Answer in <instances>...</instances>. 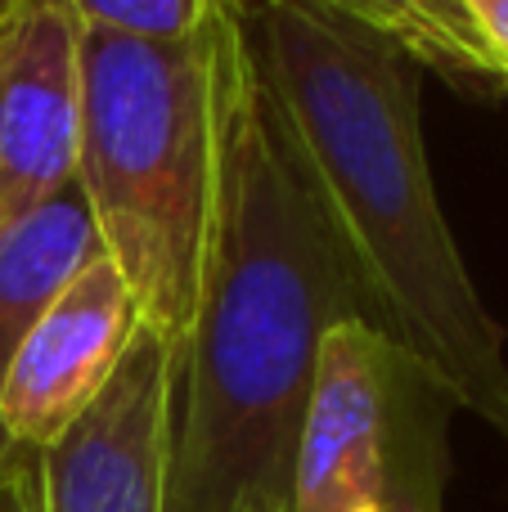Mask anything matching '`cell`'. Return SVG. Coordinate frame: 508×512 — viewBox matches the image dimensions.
I'll return each mask as SVG.
<instances>
[{
	"instance_id": "obj_9",
	"label": "cell",
	"mask_w": 508,
	"mask_h": 512,
	"mask_svg": "<svg viewBox=\"0 0 508 512\" xmlns=\"http://www.w3.org/2000/svg\"><path fill=\"white\" fill-rule=\"evenodd\" d=\"M293 5L387 36L423 68H441L455 81H482L504 90V68L450 0H293Z\"/></svg>"
},
{
	"instance_id": "obj_12",
	"label": "cell",
	"mask_w": 508,
	"mask_h": 512,
	"mask_svg": "<svg viewBox=\"0 0 508 512\" xmlns=\"http://www.w3.org/2000/svg\"><path fill=\"white\" fill-rule=\"evenodd\" d=\"M0 512H41V454L18 450L0 477Z\"/></svg>"
},
{
	"instance_id": "obj_11",
	"label": "cell",
	"mask_w": 508,
	"mask_h": 512,
	"mask_svg": "<svg viewBox=\"0 0 508 512\" xmlns=\"http://www.w3.org/2000/svg\"><path fill=\"white\" fill-rule=\"evenodd\" d=\"M464 14V23L477 32V41L495 54L504 68V90H508V0H450Z\"/></svg>"
},
{
	"instance_id": "obj_4",
	"label": "cell",
	"mask_w": 508,
	"mask_h": 512,
	"mask_svg": "<svg viewBox=\"0 0 508 512\" xmlns=\"http://www.w3.org/2000/svg\"><path fill=\"white\" fill-rule=\"evenodd\" d=\"M459 400L365 319L338 324L315 360L288 512H446Z\"/></svg>"
},
{
	"instance_id": "obj_3",
	"label": "cell",
	"mask_w": 508,
	"mask_h": 512,
	"mask_svg": "<svg viewBox=\"0 0 508 512\" xmlns=\"http://www.w3.org/2000/svg\"><path fill=\"white\" fill-rule=\"evenodd\" d=\"M234 5L189 41L86 32L81 50L77 194L140 324L171 346L189 333L203 292L216 194V54Z\"/></svg>"
},
{
	"instance_id": "obj_13",
	"label": "cell",
	"mask_w": 508,
	"mask_h": 512,
	"mask_svg": "<svg viewBox=\"0 0 508 512\" xmlns=\"http://www.w3.org/2000/svg\"><path fill=\"white\" fill-rule=\"evenodd\" d=\"M243 512H288V508H243Z\"/></svg>"
},
{
	"instance_id": "obj_7",
	"label": "cell",
	"mask_w": 508,
	"mask_h": 512,
	"mask_svg": "<svg viewBox=\"0 0 508 512\" xmlns=\"http://www.w3.org/2000/svg\"><path fill=\"white\" fill-rule=\"evenodd\" d=\"M140 315L117 265L104 252L32 319L0 391V423L18 450L45 454L117 373Z\"/></svg>"
},
{
	"instance_id": "obj_10",
	"label": "cell",
	"mask_w": 508,
	"mask_h": 512,
	"mask_svg": "<svg viewBox=\"0 0 508 512\" xmlns=\"http://www.w3.org/2000/svg\"><path fill=\"white\" fill-rule=\"evenodd\" d=\"M77 23L95 36L122 41H189L212 27L234 0H68Z\"/></svg>"
},
{
	"instance_id": "obj_5",
	"label": "cell",
	"mask_w": 508,
	"mask_h": 512,
	"mask_svg": "<svg viewBox=\"0 0 508 512\" xmlns=\"http://www.w3.org/2000/svg\"><path fill=\"white\" fill-rule=\"evenodd\" d=\"M81 50L68 0H0V243L77 185Z\"/></svg>"
},
{
	"instance_id": "obj_1",
	"label": "cell",
	"mask_w": 508,
	"mask_h": 512,
	"mask_svg": "<svg viewBox=\"0 0 508 512\" xmlns=\"http://www.w3.org/2000/svg\"><path fill=\"white\" fill-rule=\"evenodd\" d=\"M347 319L369 324L365 301L252 72L234 5L216 54L203 292L171 364L162 512L288 508L315 360Z\"/></svg>"
},
{
	"instance_id": "obj_2",
	"label": "cell",
	"mask_w": 508,
	"mask_h": 512,
	"mask_svg": "<svg viewBox=\"0 0 508 512\" xmlns=\"http://www.w3.org/2000/svg\"><path fill=\"white\" fill-rule=\"evenodd\" d=\"M248 59L365 315L508 441V333L473 283L423 153V63L293 0H239Z\"/></svg>"
},
{
	"instance_id": "obj_6",
	"label": "cell",
	"mask_w": 508,
	"mask_h": 512,
	"mask_svg": "<svg viewBox=\"0 0 508 512\" xmlns=\"http://www.w3.org/2000/svg\"><path fill=\"white\" fill-rule=\"evenodd\" d=\"M176 346L135 328L99 400L41 454V512H162Z\"/></svg>"
},
{
	"instance_id": "obj_8",
	"label": "cell",
	"mask_w": 508,
	"mask_h": 512,
	"mask_svg": "<svg viewBox=\"0 0 508 512\" xmlns=\"http://www.w3.org/2000/svg\"><path fill=\"white\" fill-rule=\"evenodd\" d=\"M99 252L95 225L81 203L77 185L36 216H27L5 243H0V391H5V373L14 360L23 333L32 319L59 297L68 279L86 270V261ZM18 445L9 441L5 423H0V477L14 463Z\"/></svg>"
}]
</instances>
